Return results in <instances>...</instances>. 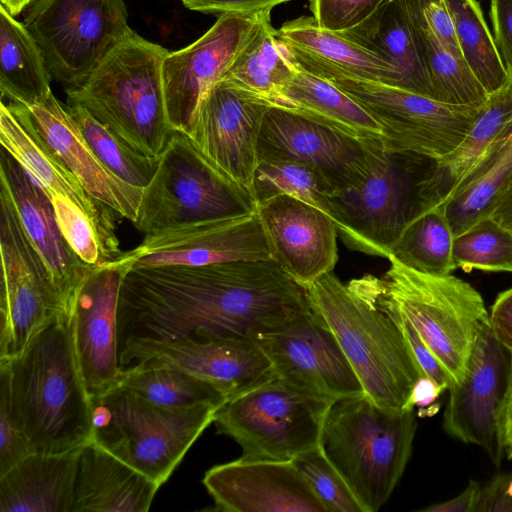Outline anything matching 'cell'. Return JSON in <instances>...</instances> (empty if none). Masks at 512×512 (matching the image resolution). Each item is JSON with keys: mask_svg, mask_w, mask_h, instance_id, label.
<instances>
[{"mask_svg": "<svg viewBox=\"0 0 512 512\" xmlns=\"http://www.w3.org/2000/svg\"><path fill=\"white\" fill-rule=\"evenodd\" d=\"M490 13L498 53L512 78V0H491Z\"/></svg>", "mask_w": 512, "mask_h": 512, "instance_id": "c3c4849f", "label": "cell"}, {"mask_svg": "<svg viewBox=\"0 0 512 512\" xmlns=\"http://www.w3.org/2000/svg\"><path fill=\"white\" fill-rule=\"evenodd\" d=\"M94 440L159 486L165 483L221 405L170 409L121 387L90 397Z\"/></svg>", "mask_w": 512, "mask_h": 512, "instance_id": "ba28073f", "label": "cell"}, {"mask_svg": "<svg viewBox=\"0 0 512 512\" xmlns=\"http://www.w3.org/2000/svg\"><path fill=\"white\" fill-rule=\"evenodd\" d=\"M412 27L435 37L445 48L461 55L445 0H401Z\"/></svg>", "mask_w": 512, "mask_h": 512, "instance_id": "f6af8a7d", "label": "cell"}, {"mask_svg": "<svg viewBox=\"0 0 512 512\" xmlns=\"http://www.w3.org/2000/svg\"><path fill=\"white\" fill-rule=\"evenodd\" d=\"M261 13L222 14L195 42L165 56L164 100L175 131L191 137L204 98L220 80Z\"/></svg>", "mask_w": 512, "mask_h": 512, "instance_id": "2e32d148", "label": "cell"}, {"mask_svg": "<svg viewBox=\"0 0 512 512\" xmlns=\"http://www.w3.org/2000/svg\"><path fill=\"white\" fill-rule=\"evenodd\" d=\"M453 240L445 209L435 207L408 223L387 259L421 273L446 276L456 269Z\"/></svg>", "mask_w": 512, "mask_h": 512, "instance_id": "8d00e7d4", "label": "cell"}, {"mask_svg": "<svg viewBox=\"0 0 512 512\" xmlns=\"http://www.w3.org/2000/svg\"><path fill=\"white\" fill-rule=\"evenodd\" d=\"M23 24L38 44L52 80L83 85L133 30L124 0H35Z\"/></svg>", "mask_w": 512, "mask_h": 512, "instance_id": "7c38bea8", "label": "cell"}, {"mask_svg": "<svg viewBox=\"0 0 512 512\" xmlns=\"http://www.w3.org/2000/svg\"><path fill=\"white\" fill-rule=\"evenodd\" d=\"M399 73L400 88L434 99L412 25L401 0H388L358 26L342 32Z\"/></svg>", "mask_w": 512, "mask_h": 512, "instance_id": "4dcf8cb0", "label": "cell"}, {"mask_svg": "<svg viewBox=\"0 0 512 512\" xmlns=\"http://www.w3.org/2000/svg\"><path fill=\"white\" fill-rule=\"evenodd\" d=\"M81 449L32 452L0 475V512H71Z\"/></svg>", "mask_w": 512, "mask_h": 512, "instance_id": "f1b7e54d", "label": "cell"}, {"mask_svg": "<svg viewBox=\"0 0 512 512\" xmlns=\"http://www.w3.org/2000/svg\"><path fill=\"white\" fill-rule=\"evenodd\" d=\"M511 478L512 473L495 475L481 489L476 512H512V497L507 492Z\"/></svg>", "mask_w": 512, "mask_h": 512, "instance_id": "816d5d0a", "label": "cell"}, {"mask_svg": "<svg viewBox=\"0 0 512 512\" xmlns=\"http://www.w3.org/2000/svg\"><path fill=\"white\" fill-rule=\"evenodd\" d=\"M453 261L464 271L512 272V230L491 216L454 236Z\"/></svg>", "mask_w": 512, "mask_h": 512, "instance_id": "b9f144b4", "label": "cell"}, {"mask_svg": "<svg viewBox=\"0 0 512 512\" xmlns=\"http://www.w3.org/2000/svg\"><path fill=\"white\" fill-rule=\"evenodd\" d=\"M292 461L327 512H364L344 478L319 446L298 455Z\"/></svg>", "mask_w": 512, "mask_h": 512, "instance_id": "7bdbcfd3", "label": "cell"}, {"mask_svg": "<svg viewBox=\"0 0 512 512\" xmlns=\"http://www.w3.org/2000/svg\"><path fill=\"white\" fill-rule=\"evenodd\" d=\"M388 0H311L317 25L335 32L348 31L370 17Z\"/></svg>", "mask_w": 512, "mask_h": 512, "instance_id": "bcb514c9", "label": "cell"}, {"mask_svg": "<svg viewBox=\"0 0 512 512\" xmlns=\"http://www.w3.org/2000/svg\"><path fill=\"white\" fill-rule=\"evenodd\" d=\"M41 50L23 22L0 5V91L2 99L32 106L52 94Z\"/></svg>", "mask_w": 512, "mask_h": 512, "instance_id": "d6a6232c", "label": "cell"}, {"mask_svg": "<svg viewBox=\"0 0 512 512\" xmlns=\"http://www.w3.org/2000/svg\"><path fill=\"white\" fill-rule=\"evenodd\" d=\"M0 256V358H12L50 322L65 313L43 262L1 187Z\"/></svg>", "mask_w": 512, "mask_h": 512, "instance_id": "4fadbf2b", "label": "cell"}, {"mask_svg": "<svg viewBox=\"0 0 512 512\" xmlns=\"http://www.w3.org/2000/svg\"><path fill=\"white\" fill-rule=\"evenodd\" d=\"M375 304L399 327L406 346L421 376L434 381L443 391L449 390L453 386L450 376L435 355L430 351L413 325L397 311L377 303Z\"/></svg>", "mask_w": 512, "mask_h": 512, "instance_id": "7dc6e473", "label": "cell"}, {"mask_svg": "<svg viewBox=\"0 0 512 512\" xmlns=\"http://www.w3.org/2000/svg\"><path fill=\"white\" fill-rule=\"evenodd\" d=\"M280 194L318 208L334 222L330 202L333 190L321 174L299 162L260 158L254 176L257 203Z\"/></svg>", "mask_w": 512, "mask_h": 512, "instance_id": "60d3db41", "label": "cell"}, {"mask_svg": "<svg viewBox=\"0 0 512 512\" xmlns=\"http://www.w3.org/2000/svg\"><path fill=\"white\" fill-rule=\"evenodd\" d=\"M35 0H1V5L14 17L26 10Z\"/></svg>", "mask_w": 512, "mask_h": 512, "instance_id": "6f0895ef", "label": "cell"}, {"mask_svg": "<svg viewBox=\"0 0 512 512\" xmlns=\"http://www.w3.org/2000/svg\"><path fill=\"white\" fill-rule=\"evenodd\" d=\"M262 12L250 34L219 81L248 94L267 106L279 95L294 74L281 40Z\"/></svg>", "mask_w": 512, "mask_h": 512, "instance_id": "1f68e13d", "label": "cell"}, {"mask_svg": "<svg viewBox=\"0 0 512 512\" xmlns=\"http://www.w3.org/2000/svg\"><path fill=\"white\" fill-rule=\"evenodd\" d=\"M271 260L306 289L333 271L337 260L338 230L318 208L288 195L257 203Z\"/></svg>", "mask_w": 512, "mask_h": 512, "instance_id": "7402d4cb", "label": "cell"}, {"mask_svg": "<svg viewBox=\"0 0 512 512\" xmlns=\"http://www.w3.org/2000/svg\"><path fill=\"white\" fill-rule=\"evenodd\" d=\"M489 321L496 339L512 351V287L497 296L491 307Z\"/></svg>", "mask_w": 512, "mask_h": 512, "instance_id": "f907efd6", "label": "cell"}, {"mask_svg": "<svg viewBox=\"0 0 512 512\" xmlns=\"http://www.w3.org/2000/svg\"><path fill=\"white\" fill-rule=\"evenodd\" d=\"M277 34L283 43L335 64L359 78L400 88L399 73L391 64L342 32L319 27L313 17L288 21Z\"/></svg>", "mask_w": 512, "mask_h": 512, "instance_id": "836d02e7", "label": "cell"}, {"mask_svg": "<svg viewBox=\"0 0 512 512\" xmlns=\"http://www.w3.org/2000/svg\"><path fill=\"white\" fill-rule=\"evenodd\" d=\"M116 387L170 409H186L206 403L222 405L228 399L212 382L162 364L138 363L123 368Z\"/></svg>", "mask_w": 512, "mask_h": 512, "instance_id": "d590c367", "label": "cell"}, {"mask_svg": "<svg viewBox=\"0 0 512 512\" xmlns=\"http://www.w3.org/2000/svg\"><path fill=\"white\" fill-rule=\"evenodd\" d=\"M511 395L512 351L496 339L488 321L474 343L464 380L449 389L445 431L480 446L500 466L506 452L504 421Z\"/></svg>", "mask_w": 512, "mask_h": 512, "instance_id": "5bb4252c", "label": "cell"}, {"mask_svg": "<svg viewBox=\"0 0 512 512\" xmlns=\"http://www.w3.org/2000/svg\"><path fill=\"white\" fill-rule=\"evenodd\" d=\"M433 160L368 142L359 179L330 197L334 223L349 248L388 258L411 220L417 186Z\"/></svg>", "mask_w": 512, "mask_h": 512, "instance_id": "9c48e42d", "label": "cell"}, {"mask_svg": "<svg viewBox=\"0 0 512 512\" xmlns=\"http://www.w3.org/2000/svg\"><path fill=\"white\" fill-rule=\"evenodd\" d=\"M489 216L512 230V181L494 203Z\"/></svg>", "mask_w": 512, "mask_h": 512, "instance_id": "11a10c76", "label": "cell"}, {"mask_svg": "<svg viewBox=\"0 0 512 512\" xmlns=\"http://www.w3.org/2000/svg\"><path fill=\"white\" fill-rule=\"evenodd\" d=\"M507 492L512 497V478L508 484Z\"/></svg>", "mask_w": 512, "mask_h": 512, "instance_id": "680465c9", "label": "cell"}, {"mask_svg": "<svg viewBox=\"0 0 512 512\" xmlns=\"http://www.w3.org/2000/svg\"><path fill=\"white\" fill-rule=\"evenodd\" d=\"M334 401L274 374L228 398L213 423L241 447L242 458L290 461L319 446Z\"/></svg>", "mask_w": 512, "mask_h": 512, "instance_id": "30bf717a", "label": "cell"}, {"mask_svg": "<svg viewBox=\"0 0 512 512\" xmlns=\"http://www.w3.org/2000/svg\"><path fill=\"white\" fill-rule=\"evenodd\" d=\"M0 143L48 198L60 197L77 204L108 236L117 239L115 212L93 198L56 158L33 126L25 105L1 101Z\"/></svg>", "mask_w": 512, "mask_h": 512, "instance_id": "484cf974", "label": "cell"}, {"mask_svg": "<svg viewBox=\"0 0 512 512\" xmlns=\"http://www.w3.org/2000/svg\"><path fill=\"white\" fill-rule=\"evenodd\" d=\"M481 488L474 480L456 497L422 509L425 512H476Z\"/></svg>", "mask_w": 512, "mask_h": 512, "instance_id": "f5cc1de1", "label": "cell"}, {"mask_svg": "<svg viewBox=\"0 0 512 512\" xmlns=\"http://www.w3.org/2000/svg\"><path fill=\"white\" fill-rule=\"evenodd\" d=\"M309 308L306 289L271 259L132 266L119 293V346L133 338L256 342Z\"/></svg>", "mask_w": 512, "mask_h": 512, "instance_id": "6da1fadb", "label": "cell"}, {"mask_svg": "<svg viewBox=\"0 0 512 512\" xmlns=\"http://www.w3.org/2000/svg\"><path fill=\"white\" fill-rule=\"evenodd\" d=\"M132 266H201L269 260L270 251L257 212L176 225L145 234L117 258Z\"/></svg>", "mask_w": 512, "mask_h": 512, "instance_id": "9a60e30c", "label": "cell"}, {"mask_svg": "<svg viewBox=\"0 0 512 512\" xmlns=\"http://www.w3.org/2000/svg\"><path fill=\"white\" fill-rule=\"evenodd\" d=\"M85 140L99 160L126 183L146 188L153 179L158 158L137 151L79 104H66Z\"/></svg>", "mask_w": 512, "mask_h": 512, "instance_id": "f35d334b", "label": "cell"}, {"mask_svg": "<svg viewBox=\"0 0 512 512\" xmlns=\"http://www.w3.org/2000/svg\"><path fill=\"white\" fill-rule=\"evenodd\" d=\"M444 392L434 381L427 377H420L412 390L410 403L420 408L427 407L433 403L439 395Z\"/></svg>", "mask_w": 512, "mask_h": 512, "instance_id": "db71d44e", "label": "cell"}, {"mask_svg": "<svg viewBox=\"0 0 512 512\" xmlns=\"http://www.w3.org/2000/svg\"><path fill=\"white\" fill-rule=\"evenodd\" d=\"M510 133L512 78L509 77L499 90L489 95L464 140L452 152L431 162L418 183L411 220L435 207H444L465 177Z\"/></svg>", "mask_w": 512, "mask_h": 512, "instance_id": "4316f807", "label": "cell"}, {"mask_svg": "<svg viewBox=\"0 0 512 512\" xmlns=\"http://www.w3.org/2000/svg\"><path fill=\"white\" fill-rule=\"evenodd\" d=\"M283 46L296 67L330 81L360 104L382 126L380 140L388 151L438 160L464 140L482 108L446 104L362 79L296 47Z\"/></svg>", "mask_w": 512, "mask_h": 512, "instance_id": "52a82bcc", "label": "cell"}, {"mask_svg": "<svg viewBox=\"0 0 512 512\" xmlns=\"http://www.w3.org/2000/svg\"><path fill=\"white\" fill-rule=\"evenodd\" d=\"M168 52L133 31L83 85L65 90L67 104L85 107L131 147L159 159L175 131L167 116L162 81Z\"/></svg>", "mask_w": 512, "mask_h": 512, "instance_id": "277c9868", "label": "cell"}, {"mask_svg": "<svg viewBox=\"0 0 512 512\" xmlns=\"http://www.w3.org/2000/svg\"><path fill=\"white\" fill-rule=\"evenodd\" d=\"M26 108L47 147L84 189L134 225L144 189L126 183L99 160L66 105L53 93L43 103Z\"/></svg>", "mask_w": 512, "mask_h": 512, "instance_id": "d4e9b609", "label": "cell"}, {"mask_svg": "<svg viewBox=\"0 0 512 512\" xmlns=\"http://www.w3.org/2000/svg\"><path fill=\"white\" fill-rule=\"evenodd\" d=\"M413 30L434 99L451 105L483 106L489 94L463 57L445 48L435 37Z\"/></svg>", "mask_w": 512, "mask_h": 512, "instance_id": "ab89813d", "label": "cell"}, {"mask_svg": "<svg viewBox=\"0 0 512 512\" xmlns=\"http://www.w3.org/2000/svg\"><path fill=\"white\" fill-rule=\"evenodd\" d=\"M257 201L226 177L185 133L174 131L144 188L134 226L144 234L255 213Z\"/></svg>", "mask_w": 512, "mask_h": 512, "instance_id": "8fae6325", "label": "cell"}, {"mask_svg": "<svg viewBox=\"0 0 512 512\" xmlns=\"http://www.w3.org/2000/svg\"><path fill=\"white\" fill-rule=\"evenodd\" d=\"M369 141L268 106L261 125L258 155L259 159L289 160L311 167L324 177L335 194L356 182L364 172Z\"/></svg>", "mask_w": 512, "mask_h": 512, "instance_id": "44dd1931", "label": "cell"}, {"mask_svg": "<svg viewBox=\"0 0 512 512\" xmlns=\"http://www.w3.org/2000/svg\"><path fill=\"white\" fill-rule=\"evenodd\" d=\"M461 55L490 95L509 79L476 0H445Z\"/></svg>", "mask_w": 512, "mask_h": 512, "instance_id": "74e56055", "label": "cell"}, {"mask_svg": "<svg viewBox=\"0 0 512 512\" xmlns=\"http://www.w3.org/2000/svg\"><path fill=\"white\" fill-rule=\"evenodd\" d=\"M129 267L118 259L94 266L74 300L70 314L71 335L90 397L115 388L121 377L118 301L122 280Z\"/></svg>", "mask_w": 512, "mask_h": 512, "instance_id": "ac0fdd59", "label": "cell"}, {"mask_svg": "<svg viewBox=\"0 0 512 512\" xmlns=\"http://www.w3.org/2000/svg\"><path fill=\"white\" fill-rule=\"evenodd\" d=\"M416 428L413 410L383 408L364 393L331 404L319 447L363 511L377 512L404 473Z\"/></svg>", "mask_w": 512, "mask_h": 512, "instance_id": "5b68a950", "label": "cell"}, {"mask_svg": "<svg viewBox=\"0 0 512 512\" xmlns=\"http://www.w3.org/2000/svg\"><path fill=\"white\" fill-rule=\"evenodd\" d=\"M311 309L331 330L365 395L396 411L413 410L411 393L421 374L397 324L357 279L342 283L333 272L306 288Z\"/></svg>", "mask_w": 512, "mask_h": 512, "instance_id": "3957f363", "label": "cell"}, {"mask_svg": "<svg viewBox=\"0 0 512 512\" xmlns=\"http://www.w3.org/2000/svg\"><path fill=\"white\" fill-rule=\"evenodd\" d=\"M290 0H182L190 10L207 14H258L271 11L275 6Z\"/></svg>", "mask_w": 512, "mask_h": 512, "instance_id": "681fc988", "label": "cell"}, {"mask_svg": "<svg viewBox=\"0 0 512 512\" xmlns=\"http://www.w3.org/2000/svg\"><path fill=\"white\" fill-rule=\"evenodd\" d=\"M14 410L32 452L65 453L94 440L90 395L76 360L70 317L59 315L12 358Z\"/></svg>", "mask_w": 512, "mask_h": 512, "instance_id": "7a4b0ae2", "label": "cell"}, {"mask_svg": "<svg viewBox=\"0 0 512 512\" xmlns=\"http://www.w3.org/2000/svg\"><path fill=\"white\" fill-rule=\"evenodd\" d=\"M32 453L14 410L6 367L0 364V475Z\"/></svg>", "mask_w": 512, "mask_h": 512, "instance_id": "ee69618b", "label": "cell"}, {"mask_svg": "<svg viewBox=\"0 0 512 512\" xmlns=\"http://www.w3.org/2000/svg\"><path fill=\"white\" fill-rule=\"evenodd\" d=\"M256 343L274 373L290 382L332 400L364 394L334 334L311 307Z\"/></svg>", "mask_w": 512, "mask_h": 512, "instance_id": "d6986e66", "label": "cell"}, {"mask_svg": "<svg viewBox=\"0 0 512 512\" xmlns=\"http://www.w3.org/2000/svg\"><path fill=\"white\" fill-rule=\"evenodd\" d=\"M202 483L218 511L327 512L292 460L240 457L211 467Z\"/></svg>", "mask_w": 512, "mask_h": 512, "instance_id": "603a6c76", "label": "cell"}, {"mask_svg": "<svg viewBox=\"0 0 512 512\" xmlns=\"http://www.w3.org/2000/svg\"><path fill=\"white\" fill-rule=\"evenodd\" d=\"M267 108L263 102L218 81L204 98L190 137L226 177L254 198L259 135Z\"/></svg>", "mask_w": 512, "mask_h": 512, "instance_id": "ffe728a7", "label": "cell"}, {"mask_svg": "<svg viewBox=\"0 0 512 512\" xmlns=\"http://www.w3.org/2000/svg\"><path fill=\"white\" fill-rule=\"evenodd\" d=\"M159 488L92 441L80 451L71 512H146Z\"/></svg>", "mask_w": 512, "mask_h": 512, "instance_id": "83f0119b", "label": "cell"}, {"mask_svg": "<svg viewBox=\"0 0 512 512\" xmlns=\"http://www.w3.org/2000/svg\"><path fill=\"white\" fill-rule=\"evenodd\" d=\"M382 278L365 275L358 282L372 300L404 316L450 376L453 386L465 377L482 326L489 321L481 294L452 276L410 269L395 260Z\"/></svg>", "mask_w": 512, "mask_h": 512, "instance_id": "8992f818", "label": "cell"}, {"mask_svg": "<svg viewBox=\"0 0 512 512\" xmlns=\"http://www.w3.org/2000/svg\"><path fill=\"white\" fill-rule=\"evenodd\" d=\"M0 187L8 194L27 239L43 262L63 312L70 317L76 294L94 266L73 251L46 194L4 148L0 150Z\"/></svg>", "mask_w": 512, "mask_h": 512, "instance_id": "cb8c5ba5", "label": "cell"}, {"mask_svg": "<svg viewBox=\"0 0 512 512\" xmlns=\"http://www.w3.org/2000/svg\"><path fill=\"white\" fill-rule=\"evenodd\" d=\"M512 181V133L497 143L457 187L443 207L454 236L490 215Z\"/></svg>", "mask_w": 512, "mask_h": 512, "instance_id": "e575fe53", "label": "cell"}, {"mask_svg": "<svg viewBox=\"0 0 512 512\" xmlns=\"http://www.w3.org/2000/svg\"><path fill=\"white\" fill-rule=\"evenodd\" d=\"M268 106L285 109L358 140L383 136L382 126L354 99L330 81L296 66L289 82Z\"/></svg>", "mask_w": 512, "mask_h": 512, "instance_id": "f546056e", "label": "cell"}, {"mask_svg": "<svg viewBox=\"0 0 512 512\" xmlns=\"http://www.w3.org/2000/svg\"><path fill=\"white\" fill-rule=\"evenodd\" d=\"M121 368L138 363L173 366L206 379L228 398L272 377L269 357L254 341L236 338H186L164 341L128 339L119 346Z\"/></svg>", "mask_w": 512, "mask_h": 512, "instance_id": "e0dca14e", "label": "cell"}, {"mask_svg": "<svg viewBox=\"0 0 512 512\" xmlns=\"http://www.w3.org/2000/svg\"><path fill=\"white\" fill-rule=\"evenodd\" d=\"M504 439L506 452L509 458H512V395L508 402L506 413H505V421H504Z\"/></svg>", "mask_w": 512, "mask_h": 512, "instance_id": "9f6ffc18", "label": "cell"}]
</instances>
